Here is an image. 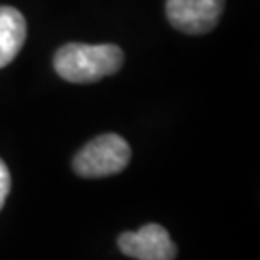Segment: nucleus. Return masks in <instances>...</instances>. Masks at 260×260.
Listing matches in <instances>:
<instances>
[{
    "instance_id": "423d86ee",
    "label": "nucleus",
    "mask_w": 260,
    "mask_h": 260,
    "mask_svg": "<svg viewBox=\"0 0 260 260\" xmlns=\"http://www.w3.org/2000/svg\"><path fill=\"white\" fill-rule=\"evenodd\" d=\"M10 185H12V181H10L8 166L0 158V210H2V206H4V203H6V199L10 195Z\"/></svg>"
},
{
    "instance_id": "f257e3e1",
    "label": "nucleus",
    "mask_w": 260,
    "mask_h": 260,
    "mask_svg": "<svg viewBox=\"0 0 260 260\" xmlns=\"http://www.w3.org/2000/svg\"><path fill=\"white\" fill-rule=\"evenodd\" d=\"M123 64V52L116 45H64L54 56V70L70 83H94L116 74Z\"/></svg>"
},
{
    "instance_id": "7ed1b4c3",
    "label": "nucleus",
    "mask_w": 260,
    "mask_h": 260,
    "mask_svg": "<svg viewBox=\"0 0 260 260\" xmlns=\"http://www.w3.org/2000/svg\"><path fill=\"white\" fill-rule=\"evenodd\" d=\"M223 12V0H168L170 23L187 35H205L212 31Z\"/></svg>"
},
{
    "instance_id": "39448f33",
    "label": "nucleus",
    "mask_w": 260,
    "mask_h": 260,
    "mask_svg": "<svg viewBox=\"0 0 260 260\" xmlns=\"http://www.w3.org/2000/svg\"><path fill=\"white\" fill-rule=\"evenodd\" d=\"M27 25L16 8L0 6V68L8 66L25 43Z\"/></svg>"
},
{
    "instance_id": "f03ea898",
    "label": "nucleus",
    "mask_w": 260,
    "mask_h": 260,
    "mask_svg": "<svg viewBox=\"0 0 260 260\" xmlns=\"http://www.w3.org/2000/svg\"><path fill=\"white\" fill-rule=\"evenodd\" d=\"M131 160V149L127 141L116 135L106 133L87 143L74 158V170L77 176L96 179L120 174Z\"/></svg>"
},
{
    "instance_id": "20e7f679",
    "label": "nucleus",
    "mask_w": 260,
    "mask_h": 260,
    "mask_svg": "<svg viewBox=\"0 0 260 260\" xmlns=\"http://www.w3.org/2000/svg\"><path fill=\"white\" fill-rule=\"evenodd\" d=\"M120 251L135 260H176L177 247L166 228L147 223L137 232H125L118 239Z\"/></svg>"
}]
</instances>
